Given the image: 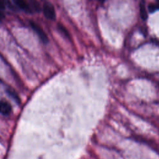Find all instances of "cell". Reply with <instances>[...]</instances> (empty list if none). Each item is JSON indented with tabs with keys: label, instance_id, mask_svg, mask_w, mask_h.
<instances>
[{
	"label": "cell",
	"instance_id": "9c48e42d",
	"mask_svg": "<svg viewBox=\"0 0 159 159\" xmlns=\"http://www.w3.org/2000/svg\"><path fill=\"white\" fill-rule=\"evenodd\" d=\"M4 18V14L2 12L1 10L0 9V21Z\"/></svg>",
	"mask_w": 159,
	"mask_h": 159
},
{
	"label": "cell",
	"instance_id": "8992f818",
	"mask_svg": "<svg viewBox=\"0 0 159 159\" xmlns=\"http://www.w3.org/2000/svg\"><path fill=\"white\" fill-rule=\"evenodd\" d=\"M58 29L59 30V31L66 37H67L68 39H70V34L68 32V30L66 29V28L61 24H58Z\"/></svg>",
	"mask_w": 159,
	"mask_h": 159
},
{
	"label": "cell",
	"instance_id": "52a82bcc",
	"mask_svg": "<svg viewBox=\"0 0 159 159\" xmlns=\"http://www.w3.org/2000/svg\"><path fill=\"white\" fill-rule=\"evenodd\" d=\"M7 92L8 93L9 95L11 96L14 100H16V101L17 103L20 102V99H19V96H17V94L16 93V92L14 91H13L12 89H7Z\"/></svg>",
	"mask_w": 159,
	"mask_h": 159
},
{
	"label": "cell",
	"instance_id": "7a4b0ae2",
	"mask_svg": "<svg viewBox=\"0 0 159 159\" xmlns=\"http://www.w3.org/2000/svg\"><path fill=\"white\" fill-rule=\"evenodd\" d=\"M42 11H43L44 16L47 19L52 20H53L55 19L56 18L55 9L52 3L49 2H45L42 7Z\"/></svg>",
	"mask_w": 159,
	"mask_h": 159
},
{
	"label": "cell",
	"instance_id": "277c9868",
	"mask_svg": "<svg viewBox=\"0 0 159 159\" xmlns=\"http://www.w3.org/2000/svg\"><path fill=\"white\" fill-rule=\"evenodd\" d=\"M11 111V105L7 101L0 100V113L4 116H8Z\"/></svg>",
	"mask_w": 159,
	"mask_h": 159
},
{
	"label": "cell",
	"instance_id": "3957f363",
	"mask_svg": "<svg viewBox=\"0 0 159 159\" xmlns=\"http://www.w3.org/2000/svg\"><path fill=\"white\" fill-rule=\"evenodd\" d=\"M14 2L19 8H20L24 12L27 13H31L32 12L30 2L29 3L27 1L24 0H16Z\"/></svg>",
	"mask_w": 159,
	"mask_h": 159
},
{
	"label": "cell",
	"instance_id": "6da1fadb",
	"mask_svg": "<svg viewBox=\"0 0 159 159\" xmlns=\"http://www.w3.org/2000/svg\"><path fill=\"white\" fill-rule=\"evenodd\" d=\"M29 23H30V27L34 30V31L37 34V35H38L39 39L41 40V41L43 43H48V38L47 35V34L44 32L43 29H42V27L40 25H39V24H38L37 22L33 20H30Z\"/></svg>",
	"mask_w": 159,
	"mask_h": 159
},
{
	"label": "cell",
	"instance_id": "ba28073f",
	"mask_svg": "<svg viewBox=\"0 0 159 159\" xmlns=\"http://www.w3.org/2000/svg\"><path fill=\"white\" fill-rule=\"evenodd\" d=\"M148 9L150 12H153L154 11L159 9V4L158 3H150Z\"/></svg>",
	"mask_w": 159,
	"mask_h": 159
},
{
	"label": "cell",
	"instance_id": "5b68a950",
	"mask_svg": "<svg viewBox=\"0 0 159 159\" xmlns=\"http://www.w3.org/2000/svg\"><path fill=\"white\" fill-rule=\"evenodd\" d=\"M140 14L141 18L143 20H145L147 19V11L145 9V7L144 6V4L143 2H141L140 4Z\"/></svg>",
	"mask_w": 159,
	"mask_h": 159
}]
</instances>
